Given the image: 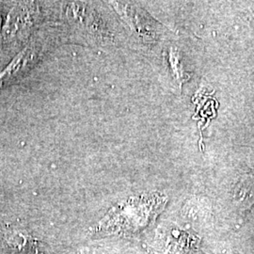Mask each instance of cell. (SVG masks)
Returning a JSON list of instances; mask_svg holds the SVG:
<instances>
[{"label": "cell", "instance_id": "obj_1", "mask_svg": "<svg viewBox=\"0 0 254 254\" xmlns=\"http://www.w3.org/2000/svg\"><path fill=\"white\" fill-rule=\"evenodd\" d=\"M37 50L35 46H29L13 60L9 67L0 74V87L6 82L9 81L12 77L18 75L22 71L27 69L30 64H33L36 57Z\"/></svg>", "mask_w": 254, "mask_h": 254}]
</instances>
